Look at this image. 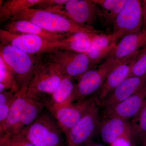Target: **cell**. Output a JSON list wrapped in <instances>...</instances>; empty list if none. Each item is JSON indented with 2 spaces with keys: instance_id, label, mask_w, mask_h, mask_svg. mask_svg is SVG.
<instances>
[{
  "instance_id": "6da1fadb",
  "label": "cell",
  "mask_w": 146,
  "mask_h": 146,
  "mask_svg": "<svg viewBox=\"0 0 146 146\" xmlns=\"http://www.w3.org/2000/svg\"><path fill=\"white\" fill-rule=\"evenodd\" d=\"M21 20L31 22L47 31L54 33H102V31L93 27L82 25L66 16L47 10L27 9L18 12L9 21Z\"/></svg>"
},
{
  "instance_id": "7a4b0ae2",
  "label": "cell",
  "mask_w": 146,
  "mask_h": 146,
  "mask_svg": "<svg viewBox=\"0 0 146 146\" xmlns=\"http://www.w3.org/2000/svg\"><path fill=\"white\" fill-rule=\"evenodd\" d=\"M40 57L27 93L30 97L42 101L46 104V96H49L50 98L60 84L61 73L53 63L46 59L42 60Z\"/></svg>"
},
{
  "instance_id": "3957f363",
  "label": "cell",
  "mask_w": 146,
  "mask_h": 146,
  "mask_svg": "<svg viewBox=\"0 0 146 146\" xmlns=\"http://www.w3.org/2000/svg\"><path fill=\"white\" fill-rule=\"evenodd\" d=\"M62 133L52 115L46 113L18 133L35 146H63Z\"/></svg>"
},
{
  "instance_id": "277c9868",
  "label": "cell",
  "mask_w": 146,
  "mask_h": 146,
  "mask_svg": "<svg viewBox=\"0 0 146 146\" xmlns=\"http://www.w3.org/2000/svg\"><path fill=\"white\" fill-rule=\"evenodd\" d=\"M0 56L13 71L20 89L28 86L40 56L24 52L9 45L0 44Z\"/></svg>"
},
{
  "instance_id": "5b68a950",
  "label": "cell",
  "mask_w": 146,
  "mask_h": 146,
  "mask_svg": "<svg viewBox=\"0 0 146 146\" xmlns=\"http://www.w3.org/2000/svg\"><path fill=\"white\" fill-rule=\"evenodd\" d=\"M121 60L109 57L101 64L85 72L78 80L73 102L87 99L89 96L100 89L110 73Z\"/></svg>"
},
{
  "instance_id": "8992f818",
  "label": "cell",
  "mask_w": 146,
  "mask_h": 146,
  "mask_svg": "<svg viewBox=\"0 0 146 146\" xmlns=\"http://www.w3.org/2000/svg\"><path fill=\"white\" fill-rule=\"evenodd\" d=\"M1 44L9 45L29 54L41 56L60 48V40L50 41L35 35L16 34L0 29Z\"/></svg>"
},
{
  "instance_id": "52a82bcc",
  "label": "cell",
  "mask_w": 146,
  "mask_h": 146,
  "mask_svg": "<svg viewBox=\"0 0 146 146\" xmlns=\"http://www.w3.org/2000/svg\"><path fill=\"white\" fill-rule=\"evenodd\" d=\"M47 59L56 65L62 74L78 80L91 69L90 60L85 53L56 49L46 54Z\"/></svg>"
},
{
  "instance_id": "ba28073f",
  "label": "cell",
  "mask_w": 146,
  "mask_h": 146,
  "mask_svg": "<svg viewBox=\"0 0 146 146\" xmlns=\"http://www.w3.org/2000/svg\"><path fill=\"white\" fill-rule=\"evenodd\" d=\"M99 111L96 100L79 122L65 134L66 146H81L89 143L100 126Z\"/></svg>"
},
{
  "instance_id": "9c48e42d",
  "label": "cell",
  "mask_w": 146,
  "mask_h": 146,
  "mask_svg": "<svg viewBox=\"0 0 146 146\" xmlns=\"http://www.w3.org/2000/svg\"><path fill=\"white\" fill-rule=\"evenodd\" d=\"M96 100L91 97L82 101L74 102L48 108L64 134L80 121Z\"/></svg>"
},
{
  "instance_id": "30bf717a",
  "label": "cell",
  "mask_w": 146,
  "mask_h": 146,
  "mask_svg": "<svg viewBox=\"0 0 146 146\" xmlns=\"http://www.w3.org/2000/svg\"><path fill=\"white\" fill-rule=\"evenodd\" d=\"M114 31L121 37L143 29L142 2L127 0L113 23Z\"/></svg>"
},
{
  "instance_id": "8fae6325",
  "label": "cell",
  "mask_w": 146,
  "mask_h": 146,
  "mask_svg": "<svg viewBox=\"0 0 146 146\" xmlns=\"http://www.w3.org/2000/svg\"><path fill=\"white\" fill-rule=\"evenodd\" d=\"M97 5L93 1L67 0L63 4L64 11L60 6L53 9L52 11L66 16L78 23L91 26L99 13Z\"/></svg>"
},
{
  "instance_id": "7c38bea8",
  "label": "cell",
  "mask_w": 146,
  "mask_h": 146,
  "mask_svg": "<svg viewBox=\"0 0 146 146\" xmlns=\"http://www.w3.org/2000/svg\"><path fill=\"white\" fill-rule=\"evenodd\" d=\"M141 50L124 58L110 73L100 89L97 103L103 104L106 99L121 82L128 78L132 66Z\"/></svg>"
},
{
  "instance_id": "4fadbf2b",
  "label": "cell",
  "mask_w": 146,
  "mask_h": 146,
  "mask_svg": "<svg viewBox=\"0 0 146 146\" xmlns=\"http://www.w3.org/2000/svg\"><path fill=\"white\" fill-rule=\"evenodd\" d=\"M121 36L117 33L95 34L91 36V45L85 54L89 57L91 68L98 65L105 58H108L115 48L118 39Z\"/></svg>"
},
{
  "instance_id": "5bb4252c",
  "label": "cell",
  "mask_w": 146,
  "mask_h": 146,
  "mask_svg": "<svg viewBox=\"0 0 146 146\" xmlns=\"http://www.w3.org/2000/svg\"><path fill=\"white\" fill-rule=\"evenodd\" d=\"M146 102V83L141 89L125 100L104 110L106 119L119 117L127 120L140 112Z\"/></svg>"
},
{
  "instance_id": "9a60e30c",
  "label": "cell",
  "mask_w": 146,
  "mask_h": 146,
  "mask_svg": "<svg viewBox=\"0 0 146 146\" xmlns=\"http://www.w3.org/2000/svg\"><path fill=\"white\" fill-rule=\"evenodd\" d=\"M146 83V75L130 77L118 85L106 99L104 109H109L125 100L141 89Z\"/></svg>"
},
{
  "instance_id": "2e32d148",
  "label": "cell",
  "mask_w": 146,
  "mask_h": 146,
  "mask_svg": "<svg viewBox=\"0 0 146 146\" xmlns=\"http://www.w3.org/2000/svg\"><path fill=\"white\" fill-rule=\"evenodd\" d=\"M27 86L20 89L16 94L10 112L2 129L0 130V138H7L15 133L22 114L29 99L27 93Z\"/></svg>"
},
{
  "instance_id": "e0dca14e",
  "label": "cell",
  "mask_w": 146,
  "mask_h": 146,
  "mask_svg": "<svg viewBox=\"0 0 146 146\" xmlns=\"http://www.w3.org/2000/svg\"><path fill=\"white\" fill-rule=\"evenodd\" d=\"M146 45V29L123 36L109 57L121 60L141 50Z\"/></svg>"
},
{
  "instance_id": "ac0fdd59",
  "label": "cell",
  "mask_w": 146,
  "mask_h": 146,
  "mask_svg": "<svg viewBox=\"0 0 146 146\" xmlns=\"http://www.w3.org/2000/svg\"><path fill=\"white\" fill-rule=\"evenodd\" d=\"M106 119L100 127L101 137L105 143L110 145L120 137H132L130 123L127 120L119 117Z\"/></svg>"
},
{
  "instance_id": "d6986e66",
  "label": "cell",
  "mask_w": 146,
  "mask_h": 146,
  "mask_svg": "<svg viewBox=\"0 0 146 146\" xmlns=\"http://www.w3.org/2000/svg\"><path fill=\"white\" fill-rule=\"evenodd\" d=\"M5 30L13 34L35 35L50 41H57L65 39L68 33L50 32L31 22L26 21H9L5 26Z\"/></svg>"
},
{
  "instance_id": "ffe728a7",
  "label": "cell",
  "mask_w": 146,
  "mask_h": 146,
  "mask_svg": "<svg viewBox=\"0 0 146 146\" xmlns=\"http://www.w3.org/2000/svg\"><path fill=\"white\" fill-rule=\"evenodd\" d=\"M76 85V84L74 82V79L61 73L60 84L50 97L46 104V107L48 109L50 108L72 103Z\"/></svg>"
},
{
  "instance_id": "44dd1931",
  "label": "cell",
  "mask_w": 146,
  "mask_h": 146,
  "mask_svg": "<svg viewBox=\"0 0 146 146\" xmlns=\"http://www.w3.org/2000/svg\"><path fill=\"white\" fill-rule=\"evenodd\" d=\"M94 34L84 32L69 34L60 40V49L85 53L91 46V36Z\"/></svg>"
},
{
  "instance_id": "7402d4cb",
  "label": "cell",
  "mask_w": 146,
  "mask_h": 146,
  "mask_svg": "<svg viewBox=\"0 0 146 146\" xmlns=\"http://www.w3.org/2000/svg\"><path fill=\"white\" fill-rule=\"evenodd\" d=\"M45 107L46 104L44 102L30 97L14 134L19 133L34 122Z\"/></svg>"
},
{
  "instance_id": "603a6c76",
  "label": "cell",
  "mask_w": 146,
  "mask_h": 146,
  "mask_svg": "<svg viewBox=\"0 0 146 146\" xmlns=\"http://www.w3.org/2000/svg\"><path fill=\"white\" fill-rule=\"evenodd\" d=\"M41 0H9L0 5V23L10 21L18 12L32 8Z\"/></svg>"
},
{
  "instance_id": "cb8c5ba5",
  "label": "cell",
  "mask_w": 146,
  "mask_h": 146,
  "mask_svg": "<svg viewBox=\"0 0 146 146\" xmlns=\"http://www.w3.org/2000/svg\"><path fill=\"white\" fill-rule=\"evenodd\" d=\"M20 89L13 71L0 56V93L6 91L17 93Z\"/></svg>"
},
{
  "instance_id": "d4e9b609",
  "label": "cell",
  "mask_w": 146,
  "mask_h": 146,
  "mask_svg": "<svg viewBox=\"0 0 146 146\" xmlns=\"http://www.w3.org/2000/svg\"><path fill=\"white\" fill-rule=\"evenodd\" d=\"M130 125L135 141H139L146 137V102L140 112L132 118Z\"/></svg>"
},
{
  "instance_id": "484cf974",
  "label": "cell",
  "mask_w": 146,
  "mask_h": 146,
  "mask_svg": "<svg viewBox=\"0 0 146 146\" xmlns=\"http://www.w3.org/2000/svg\"><path fill=\"white\" fill-rule=\"evenodd\" d=\"M16 93L11 91L0 93V130L5 125Z\"/></svg>"
},
{
  "instance_id": "4316f807",
  "label": "cell",
  "mask_w": 146,
  "mask_h": 146,
  "mask_svg": "<svg viewBox=\"0 0 146 146\" xmlns=\"http://www.w3.org/2000/svg\"><path fill=\"white\" fill-rule=\"evenodd\" d=\"M146 75V45L141 49L128 77Z\"/></svg>"
},
{
  "instance_id": "83f0119b",
  "label": "cell",
  "mask_w": 146,
  "mask_h": 146,
  "mask_svg": "<svg viewBox=\"0 0 146 146\" xmlns=\"http://www.w3.org/2000/svg\"><path fill=\"white\" fill-rule=\"evenodd\" d=\"M127 1V0H120L118 4L114 8L109 10L102 11L100 14L103 18L104 19L105 21L108 23L113 24L114 21L125 5Z\"/></svg>"
},
{
  "instance_id": "f1b7e54d",
  "label": "cell",
  "mask_w": 146,
  "mask_h": 146,
  "mask_svg": "<svg viewBox=\"0 0 146 146\" xmlns=\"http://www.w3.org/2000/svg\"><path fill=\"white\" fill-rule=\"evenodd\" d=\"M67 1V0H41L40 2L34 6L35 7L34 9L47 10L56 6L64 4Z\"/></svg>"
},
{
  "instance_id": "f546056e",
  "label": "cell",
  "mask_w": 146,
  "mask_h": 146,
  "mask_svg": "<svg viewBox=\"0 0 146 146\" xmlns=\"http://www.w3.org/2000/svg\"><path fill=\"white\" fill-rule=\"evenodd\" d=\"M7 138H10L16 146H35L19 133L13 134Z\"/></svg>"
},
{
  "instance_id": "4dcf8cb0",
  "label": "cell",
  "mask_w": 146,
  "mask_h": 146,
  "mask_svg": "<svg viewBox=\"0 0 146 146\" xmlns=\"http://www.w3.org/2000/svg\"><path fill=\"white\" fill-rule=\"evenodd\" d=\"M93 1L97 5H100L103 11H107L115 7L120 0H94Z\"/></svg>"
},
{
  "instance_id": "1f68e13d",
  "label": "cell",
  "mask_w": 146,
  "mask_h": 146,
  "mask_svg": "<svg viewBox=\"0 0 146 146\" xmlns=\"http://www.w3.org/2000/svg\"><path fill=\"white\" fill-rule=\"evenodd\" d=\"M133 138L131 136H123L116 139L110 146H135Z\"/></svg>"
},
{
  "instance_id": "d6a6232c",
  "label": "cell",
  "mask_w": 146,
  "mask_h": 146,
  "mask_svg": "<svg viewBox=\"0 0 146 146\" xmlns=\"http://www.w3.org/2000/svg\"><path fill=\"white\" fill-rule=\"evenodd\" d=\"M142 7V16L143 19V29H146V0L141 1Z\"/></svg>"
},
{
  "instance_id": "836d02e7",
  "label": "cell",
  "mask_w": 146,
  "mask_h": 146,
  "mask_svg": "<svg viewBox=\"0 0 146 146\" xmlns=\"http://www.w3.org/2000/svg\"><path fill=\"white\" fill-rule=\"evenodd\" d=\"M1 146H16L9 138H0Z\"/></svg>"
},
{
  "instance_id": "e575fe53",
  "label": "cell",
  "mask_w": 146,
  "mask_h": 146,
  "mask_svg": "<svg viewBox=\"0 0 146 146\" xmlns=\"http://www.w3.org/2000/svg\"><path fill=\"white\" fill-rule=\"evenodd\" d=\"M141 143V146H146V137L138 141Z\"/></svg>"
},
{
  "instance_id": "d590c367",
  "label": "cell",
  "mask_w": 146,
  "mask_h": 146,
  "mask_svg": "<svg viewBox=\"0 0 146 146\" xmlns=\"http://www.w3.org/2000/svg\"><path fill=\"white\" fill-rule=\"evenodd\" d=\"M85 146H105L100 144L92 143L87 144V145Z\"/></svg>"
}]
</instances>
